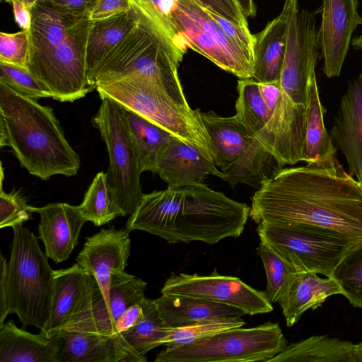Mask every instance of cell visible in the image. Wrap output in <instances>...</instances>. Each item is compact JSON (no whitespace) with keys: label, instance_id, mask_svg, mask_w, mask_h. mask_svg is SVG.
<instances>
[{"label":"cell","instance_id":"c3c4849f","mask_svg":"<svg viewBox=\"0 0 362 362\" xmlns=\"http://www.w3.org/2000/svg\"><path fill=\"white\" fill-rule=\"evenodd\" d=\"M12 4L14 19L22 30H29L32 24V9L18 1Z\"/></svg>","mask_w":362,"mask_h":362},{"label":"cell","instance_id":"5bb4252c","mask_svg":"<svg viewBox=\"0 0 362 362\" xmlns=\"http://www.w3.org/2000/svg\"><path fill=\"white\" fill-rule=\"evenodd\" d=\"M358 6V0H322L318 37L322 71L328 78L341 74L351 35L361 25Z\"/></svg>","mask_w":362,"mask_h":362},{"label":"cell","instance_id":"5b68a950","mask_svg":"<svg viewBox=\"0 0 362 362\" xmlns=\"http://www.w3.org/2000/svg\"><path fill=\"white\" fill-rule=\"evenodd\" d=\"M6 275L5 307L0 326L8 315H18L23 328L34 326L45 332L52 314L54 270L39 245L38 238L23 226L13 228Z\"/></svg>","mask_w":362,"mask_h":362},{"label":"cell","instance_id":"484cf974","mask_svg":"<svg viewBox=\"0 0 362 362\" xmlns=\"http://www.w3.org/2000/svg\"><path fill=\"white\" fill-rule=\"evenodd\" d=\"M139 21L132 8L109 18L91 21L86 47L88 78L99 63L128 36Z\"/></svg>","mask_w":362,"mask_h":362},{"label":"cell","instance_id":"f907efd6","mask_svg":"<svg viewBox=\"0 0 362 362\" xmlns=\"http://www.w3.org/2000/svg\"><path fill=\"white\" fill-rule=\"evenodd\" d=\"M356 362H362V341L355 344Z\"/></svg>","mask_w":362,"mask_h":362},{"label":"cell","instance_id":"60d3db41","mask_svg":"<svg viewBox=\"0 0 362 362\" xmlns=\"http://www.w3.org/2000/svg\"><path fill=\"white\" fill-rule=\"evenodd\" d=\"M29 58V30H22L15 33H0V62L28 69Z\"/></svg>","mask_w":362,"mask_h":362},{"label":"cell","instance_id":"8992f818","mask_svg":"<svg viewBox=\"0 0 362 362\" xmlns=\"http://www.w3.org/2000/svg\"><path fill=\"white\" fill-rule=\"evenodd\" d=\"M137 16V25L90 74L89 85L95 89L99 83L125 77H143L156 81L175 100L189 105L177 72L183 57L152 23Z\"/></svg>","mask_w":362,"mask_h":362},{"label":"cell","instance_id":"cb8c5ba5","mask_svg":"<svg viewBox=\"0 0 362 362\" xmlns=\"http://www.w3.org/2000/svg\"><path fill=\"white\" fill-rule=\"evenodd\" d=\"M90 274L78 262L54 270V288L51 317L44 333L51 337L64 329L88 289Z\"/></svg>","mask_w":362,"mask_h":362},{"label":"cell","instance_id":"ac0fdd59","mask_svg":"<svg viewBox=\"0 0 362 362\" xmlns=\"http://www.w3.org/2000/svg\"><path fill=\"white\" fill-rule=\"evenodd\" d=\"M59 362H146L121 334L107 336L62 329Z\"/></svg>","mask_w":362,"mask_h":362},{"label":"cell","instance_id":"8d00e7d4","mask_svg":"<svg viewBox=\"0 0 362 362\" xmlns=\"http://www.w3.org/2000/svg\"><path fill=\"white\" fill-rule=\"evenodd\" d=\"M331 277L337 282L341 295L350 304L362 308V244L349 248Z\"/></svg>","mask_w":362,"mask_h":362},{"label":"cell","instance_id":"d4e9b609","mask_svg":"<svg viewBox=\"0 0 362 362\" xmlns=\"http://www.w3.org/2000/svg\"><path fill=\"white\" fill-rule=\"evenodd\" d=\"M200 117L215 151L214 163L223 171L243 153L254 136L235 116L223 117L213 111H200Z\"/></svg>","mask_w":362,"mask_h":362},{"label":"cell","instance_id":"4316f807","mask_svg":"<svg viewBox=\"0 0 362 362\" xmlns=\"http://www.w3.org/2000/svg\"><path fill=\"white\" fill-rule=\"evenodd\" d=\"M267 362H356L355 344L328 335H315L288 344Z\"/></svg>","mask_w":362,"mask_h":362},{"label":"cell","instance_id":"f546056e","mask_svg":"<svg viewBox=\"0 0 362 362\" xmlns=\"http://www.w3.org/2000/svg\"><path fill=\"white\" fill-rule=\"evenodd\" d=\"M177 6L210 34L235 66L239 78L253 74V54L231 40L207 10L194 0H177Z\"/></svg>","mask_w":362,"mask_h":362},{"label":"cell","instance_id":"e0dca14e","mask_svg":"<svg viewBox=\"0 0 362 362\" xmlns=\"http://www.w3.org/2000/svg\"><path fill=\"white\" fill-rule=\"evenodd\" d=\"M352 176L362 174V73L350 81L330 131Z\"/></svg>","mask_w":362,"mask_h":362},{"label":"cell","instance_id":"6da1fadb","mask_svg":"<svg viewBox=\"0 0 362 362\" xmlns=\"http://www.w3.org/2000/svg\"><path fill=\"white\" fill-rule=\"evenodd\" d=\"M251 200L257 223L316 225L344 234L352 247L362 244V186L336 158L281 168Z\"/></svg>","mask_w":362,"mask_h":362},{"label":"cell","instance_id":"7c38bea8","mask_svg":"<svg viewBox=\"0 0 362 362\" xmlns=\"http://www.w3.org/2000/svg\"><path fill=\"white\" fill-rule=\"evenodd\" d=\"M318 30L315 18L307 9L293 11L288 27L287 42L280 84L281 90L297 105H305L308 85L319 56Z\"/></svg>","mask_w":362,"mask_h":362},{"label":"cell","instance_id":"7dc6e473","mask_svg":"<svg viewBox=\"0 0 362 362\" xmlns=\"http://www.w3.org/2000/svg\"><path fill=\"white\" fill-rule=\"evenodd\" d=\"M259 83V82H258ZM262 96L271 111L273 113L281 93L280 81L267 83H259Z\"/></svg>","mask_w":362,"mask_h":362},{"label":"cell","instance_id":"8fae6325","mask_svg":"<svg viewBox=\"0 0 362 362\" xmlns=\"http://www.w3.org/2000/svg\"><path fill=\"white\" fill-rule=\"evenodd\" d=\"M146 288L145 281L125 271L112 274L109 297L106 298L97 280L90 274L86 293L62 329L116 336L117 320L129 306L146 297Z\"/></svg>","mask_w":362,"mask_h":362},{"label":"cell","instance_id":"ab89813d","mask_svg":"<svg viewBox=\"0 0 362 362\" xmlns=\"http://www.w3.org/2000/svg\"><path fill=\"white\" fill-rule=\"evenodd\" d=\"M1 182L0 228H13L23 226L33 219L34 206L28 204L21 191L13 189L11 192H4Z\"/></svg>","mask_w":362,"mask_h":362},{"label":"cell","instance_id":"30bf717a","mask_svg":"<svg viewBox=\"0 0 362 362\" xmlns=\"http://www.w3.org/2000/svg\"><path fill=\"white\" fill-rule=\"evenodd\" d=\"M100 99L91 122L99 130L108 152L107 182L114 201L122 216L130 215L144 194L138 155L126 125L124 109L108 98Z\"/></svg>","mask_w":362,"mask_h":362},{"label":"cell","instance_id":"4dcf8cb0","mask_svg":"<svg viewBox=\"0 0 362 362\" xmlns=\"http://www.w3.org/2000/svg\"><path fill=\"white\" fill-rule=\"evenodd\" d=\"M173 17L188 47L202 54L219 68L238 77L235 66L213 37L177 5Z\"/></svg>","mask_w":362,"mask_h":362},{"label":"cell","instance_id":"e575fe53","mask_svg":"<svg viewBox=\"0 0 362 362\" xmlns=\"http://www.w3.org/2000/svg\"><path fill=\"white\" fill-rule=\"evenodd\" d=\"M78 206L86 221L97 226L122 216L107 185L106 173L103 170L94 177Z\"/></svg>","mask_w":362,"mask_h":362},{"label":"cell","instance_id":"681fc988","mask_svg":"<svg viewBox=\"0 0 362 362\" xmlns=\"http://www.w3.org/2000/svg\"><path fill=\"white\" fill-rule=\"evenodd\" d=\"M237 1L246 18L255 16L256 6L253 0H237Z\"/></svg>","mask_w":362,"mask_h":362},{"label":"cell","instance_id":"2e32d148","mask_svg":"<svg viewBox=\"0 0 362 362\" xmlns=\"http://www.w3.org/2000/svg\"><path fill=\"white\" fill-rule=\"evenodd\" d=\"M40 215L39 238L45 254L55 263L66 260L78 244L81 230L87 221L79 206L67 203H50L34 207Z\"/></svg>","mask_w":362,"mask_h":362},{"label":"cell","instance_id":"816d5d0a","mask_svg":"<svg viewBox=\"0 0 362 362\" xmlns=\"http://www.w3.org/2000/svg\"><path fill=\"white\" fill-rule=\"evenodd\" d=\"M351 45L354 49L362 50V34L354 37L351 40Z\"/></svg>","mask_w":362,"mask_h":362},{"label":"cell","instance_id":"7402d4cb","mask_svg":"<svg viewBox=\"0 0 362 362\" xmlns=\"http://www.w3.org/2000/svg\"><path fill=\"white\" fill-rule=\"evenodd\" d=\"M342 291L332 277L325 279L308 271H297L278 303L288 327L294 325L309 309L322 306L329 296Z\"/></svg>","mask_w":362,"mask_h":362},{"label":"cell","instance_id":"d6986e66","mask_svg":"<svg viewBox=\"0 0 362 362\" xmlns=\"http://www.w3.org/2000/svg\"><path fill=\"white\" fill-rule=\"evenodd\" d=\"M156 173L168 187L203 184L209 175L223 179L225 174L217 168L198 148L173 136L161 152Z\"/></svg>","mask_w":362,"mask_h":362},{"label":"cell","instance_id":"9a60e30c","mask_svg":"<svg viewBox=\"0 0 362 362\" xmlns=\"http://www.w3.org/2000/svg\"><path fill=\"white\" fill-rule=\"evenodd\" d=\"M130 249L129 231L126 228H103L86 238L76 257L77 262L94 276L106 298L109 297L111 276L124 272Z\"/></svg>","mask_w":362,"mask_h":362},{"label":"cell","instance_id":"ffe728a7","mask_svg":"<svg viewBox=\"0 0 362 362\" xmlns=\"http://www.w3.org/2000/svg\"><path fill=\"white\" fill-rule=\"evenodd\" d=\"M298 0H286L280 14L263 30L253 35L254 69L251 78L259 83L280 81L289 19Z\"/></svg>","mask_w":362,"mask_h":362},{"label":"cell","instance_id":"f1b7e54d","mask_svg":"<svg viewBox=\"0 0 362 362\" xmlns=\"http://www.w3.org/2000/svg\"><path fill=\"white\" fill-rule=\"evenodd\" d=\"M124 119L138 155L141 172L150 171L156 173L159 156L174 136L142 116L127 109H124Z\"/></svg>","mask_w":362,"mask_h":362},{"label":"cell","instance_id":"7bdbcfd3","mask_svg":"<svg viewBox=\"0 0 362 362\" xmlns=\"http://www.w3.org/2000/svg\"><path fill=\"white\" fill-rule=\"evenodd\" d=\"M207 11L231 40L253 54V35L250 33L248 27L238 26L216 13Z\"/></svg>","mask_w":362,"mask_h":362},{"label":"cell","instance_id":"44dd1931","mask_svg":"<svg viewBox=\"0 0 362 362\" xmlns=\"http://www.w3.org/2000/svg\"><path fill=\"white\" fill-rule=\"evenodd\" d=\"M62 345L59 332L32 334L12 320L0 326V362H59Z\"/></svg>","mask_w":362,"mask_h":362},{"label":"cell","instance_id":"db71d44e","mask_svg":"<svg viewBox=\"0 0 362 362\" xmlns=\"http://www.w3.org/2000/svg\"><path fill=\"white\" fill-rule=\"evenodd\" d=\"M357 180L359 182V183L362 186V174L358 177H357Z\"/></svg>","mask_w":362,"mask_h":362},{"label":"cell","instance_id":"83f0119b","mask_svg":"<svg viewBox=\"0 0 362 362\" xmlns=\"http://www.w3.org/2000/svg\"><path fill=\"white\" fill-rule=\"evenodd\" d=\"M305 107L306 130L303 161L315 163L336 158L337 148L325 125L326 110L320 101L315 73L309 82Z\"/></svg>","mask_w":362,"mask_h":362},{"label":"cell","instance_id":"f6af8a7d","mask_svg":"<svg viewBox=\"0 0 362 362\" xmlns=\"http://www.w3.org/2000/svg\"><path fill=\"white\" fill-rule=\"evenodd\" d=\"M146 297L142 300L129 306L117 320L115 332L120 334L138 324L144 317V303Z\"/></svg>","mask_w":362,"mask_h":362},{"label":"cell","instance_id":"f35d334b","mask_svg":"<svg viewBox=\"0 0 362 362\" xmlns=\"http://www.w3.org/2000/svg\"><path fill=\"white\" fill-rule=\"evenodd\" d=\"M0 82L25 97L38 100L52 98L49 88L28 69L0 62Z\"/></svg>","mask_w":362,"mask_h":362},{"label":"cell","instance_id":"3957f363","mask_svg":"<svg viewBox=\"0 0 362 362\" xmlns=\"http://www.w3.org/2000/svg\"><path fill=\"white\" fill-rule=\"evenodd\" d=\"M90 23L88 11H64L40 2L32 8L28 69L49 88L54 100L72 103L93 90L86 57Z\"/></svg>","mask_w":362,"mask_h":362},{"label":"cell","instance_id":"74e56055","mask_svg":"<svg viewBox=\"0 0 362 362\" xmlns=\"http://www.w3.org/2000/svg\"><path fill=\"white\" fill-rule=\"evenodd\" d=\"M245 325V322L243 318H227L173 327L170 334L163 339V345L176 346L189 344L225 330L243 327Z\"/></svg>","mask_w":362,"mask_h":362},{"label":"cell","instance_id":"603a6c76","mask_svg":"<svg viewBox=\"0 0 362 362\" xmlns=\"http://www.w3.org/2000/svg\"><path fill=\"white\" fill-rule=\"evenodd\" d=\"M160 316L170 327H178L216 319H239L243 310L202 298L162 294L154 300Z\"/></svg>","mask_w":362,"mask_h":362},{"label":"cell","instance_id":"9c48e42d","mask_svg":"<svg viewBox=\"0 0 362 362\" xmlns=\"http://www.w3.org/2000/svg\"><path fill=\"white\" fill-rule=\"evenodd\" d=\"M261 241L271 246L298 271L313 272L330 277L352 247L343 233L307 223H257Z\"/></svg>","mask_w":362,"mask_h":362},{"label":"cell","instance_id":"4fadbf2b","mask_svg":"<svg viewBox=\"0 0 362 362\" xmlns=\"http://www.w3.org/2000/svg\"><path fill=\"white\" fill-rule=\"evenodd\" d=\"M161 294L202 298L235 307L246 315L273 310L264 291H258L238 277L220 275L216 269L208 276L172 272L160 290Z\"/></svg>","mask_w":362,"mask_h":362},{"label":"cell","instance_id":"ee69618b","mask_svg":"<svg viewBox=\"0 0 362 362\" xmlns=\"http://www.w3.org/2000/svg\"><path fill=\"white\" fill-rule=\"evenodd\" d=\"M132 9L130 0H95L88 11L90 21L109 18Z\"/></svg>","mask_w":362,"mask_h":362},{"label":"cell","instance_id":"bcb514c9","mask_svg":"<svg viewBox=\"0 0 362 362\" xmlns=\"http://www.w3.org/2000/svg\"><path fill=\"white\" fill-rule=\"evenodd\" d=\"M95 0H40L39 2L49 7L68 12L89 11Z\"/></svg>","mask_w":362,"mask_h":362},{"label":"cell","instance_id":"ba28073f","mask_svg":"<svg viewBox=\"0 0 362 362\" xmlns=\"http://www.w3.org/2000/svg\"><path fill=\"white\" fill-rule=\"evenodd\" d=\"M288 345L278 323L225 330L182 346H168L155 362H267Z\"/></svg>","mask_w":362,"mask_h":362},{"label":"cell","instance_id":"52a82bcc","mask_svg":"<svg viewBox=\"0 0 362 362\" xmlns=\"http://www.w3.org/2000/svg\"><path fill=\"white\" fill-rule=\"evenodd\" d=\"M100 98H108L198 148L214 162L216 153L200 117V110L181 104L154 81L125 77L96 85Z\"/></svg>","mask_w":362,"mask_h":362},{"label":"cell","instance_id":"11a10c76","mask_svg":"<svg viewBox=\"0 0 362 362\" xmlns=\"http://www.w3.org/2000/svg\"><path fill=\"white\" fill-rule=\"evenodd\" d=\"M361 25H362V16H361Z\"/></svg>","mask_w":362,"mask_h":362},{"label":"cell","instance_id":"f5cc1de1","mask_svg":"<svg viewBox=\"0 0 362 362\" xmlns=\"http://www.w3.org/2000/svg\"><path fill=\"white\" fill-rule=\"evenodd\" d=\"M6 1L11 4L13 1H15V0H6ZM16 1H18L24 4L28 8L32 9L39 2L40 0H16Z\"/></svg>","mask_w":362,"mask_h":362},{"label":"cell","instance_id":"7a4b0ae2","mask_svg":"<svg viewBox=\"0 0 362 362\" xmlns=\"http://www.w3.org/2000/svg\"><path fill=\"white\" fill-rule=\"evenodd\" d=\"M250 207L204 184L168 187L144 194L126 229L144 230L168 243L209 245L243 232Z\"/></svg>","mask_w":362,"mask_h":362},{"label":"cell","instance_id":"836d02e7","mask_svg":"<svg viewBox=\"0 0 362 362\" xmlns=\"http://www.w3.org/2000/svg\"><path fill=\"white\" fill-rule=\"evenodd\" d=\"M235 103L236 118L254 136L270 119L272 113L267 106L259 83L252 78H240Z\"/></svg>","mask_w":362,"mask_h":362},{"label":"cell","instance_id":"d6a6232c","mask_svg":"<svg viewBox=\"0 0 362 362\" xmlns=\"http://www.w3.org/2000/svg\"><path fill=\"white\" fill-rule=\"evenodd\" d=\"M130 3L135 13L152 23L183 57L188 45L173 17L177 0H130Z\"/></svg>","mask_w":362,"mask_h":362},{"label":"cell","instance_id":"d590c367","mask_svg":"<svg viewBox=\"0 0 362 362\" xmlns=\"http://www.w3.org/2000/svg\"><path fill=\"white\" fill-rule=\"evenodd\" d=\"M257 252L263 263L267 275L264 295L272 304L278 303L293 274L298 270L263 241L260 240Z\"/></svg>","mask_w":362,"mask_h":362},{"label":"cell","instance_id":"277c9868","mask_svg":"<svg viewBox=\"0 0 362 362\" xmlns=\"http://www.w3.org/2000/svg\"><path fill=\"white\" fill-rule=\"evenodd\" d=\"M8 146L22 168L42 180L77 174L80 156L69 145L53 109L0 82V147Z\"/></svg>","mask_w":362,"mask_h":362},{"label":"cell","instance_id":"b9f144b4","mask_svg":"<svg viewBox=\"0 0 362 362\" xmlns=\"http://www.w3.org/2000/svg\"><path fill=\"white\" fill-rule=\"evenodd\" d=\"M209 11L228 20L233 23L248 27L247 18L243 13L237 0H194Z\"/></svg>","mask_w":362,"mask_h":362},{"label":"cell","instance_id":"1f68e13d","mask_svg":"<svg viewBox=\"0 0 362 362\" xmlns=\"http://www.w3.org/2000/svg\"><path fill=\"white\" fill-rule=\"evenodd\" d=\"M173 328L160 316L154 300L146 298L144 318L120 334L133 351L145 356L151 349L163 345V339Z\"/></svg>","mask_w":362,"mask_h":362}]
</instances>
